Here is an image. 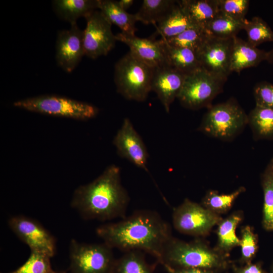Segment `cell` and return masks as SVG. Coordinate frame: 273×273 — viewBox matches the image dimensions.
Returning a JSON list of instances; mask_svg holds the SVG:
<instances>
[{"label": "cell", "instance_id": "6", "mask_svg": "<svg viewBox=\"0 0 273 273\" xmlns=\"http://www.w3.org/2000/svg\"><path fill=\"white\" fill-rule=\"evenodd\" d=\"M13 105L31 112L79 120L93 118L99 112L92 104L55 95L27 98L15 102Z\"/></svg>", "mask_w": 273, "mask_h": 273}, {"label": "cell", "instance_id": "38", "mask_svg": "<svg viewBox=\"0 0 273 273\" xmlns=\"http://www.w3.org/2000/svg\"><path fill=\"white\" fill-rule=\"evenodd\" d=\"M118 5L123 10L126 11V10L129 8L133 4L134 1L133 0H120L117 1Z\"/></svg>", "mask_w": 273, "mask_h": 273}, {"label": "cell", "instance_id": "10", "mask_svg": "<svg viewBox=\"0 0 273 273\" xmlns=\"http://www.w3.org/2000/svg\"><path fill=\"white\" fill-rule=\"evenodd\" d=\"M86 20L83 37L85 55L92 59L107 55L117 41L112 31V24L98 10Z\"/></svg>", "mask_w": 273, "mask_h": 273}, {"label": "cell", "instance_id": "12", "mask_svg": "<svg viewBox=\"0 0 273 273\" xmlns=\"http://www.w3.org/2000/svg\"><path fill=\"white\" fill-rule=\"evenodd\" d=\"M233 38H220L210 36L197 55L202 68L227 80L231 73V59Z\"/></svg>", "mask_w": 273, "mask_h": 273}, {"label": "cell", "instance_id": "26", "mask_svg": "<svg viewBox=\"0 0 273 273\" xmlns=\"http://www.w3.org/2000/svg\"><path fill=\"white\" fill-rule=\"evenodd\" d=\"M111 273H153V270L143 251L132 250L115 260Z\"/></svg>", "mask_w": 273, "mask_h": 273}, {"label": "cell", "instance_id": "39", "mask_svg": "<svg viewBox=\"0 0 273 273\" xmlns=\"http://www.w3.org/2000/svg\"><path fill=\"white\" fill-rule=\"evenodd\" d=\"M266 61L269 63H273V47L269 51L267 52Z\"/></svg>", "mask_w": 273, "mask_h": 273}, {"label": "cell", "instance_id": "28", "mask_svg": "<svg viewBox=\"0 0 273 273\" xmlns=\"http://www.w3.org/2000/svg\"><path fill=\"white\" fill-rule=\"evenodd\" d=\"M210 36L205 29L196 26L189 28L173 37L161 39L170 46L189 49L197 53Z\"/></svg>", "mask_w": 273, "mask_h": 273}, {"label": "cell", "instance_id": "25", "mask_svg": "<svg viewBox=\"0 0 273 273\" xmlns=\"http://www.w3.org/2000/svg\"><path fill=\"white\" fill-rule=\"evenodd\" d=\"M245 21L235 20L219 11L205 29L212 37L233 38L240 30H243Z\"/></svg>", "mask_w": 273, "mask_h": 273}, {"label": "cell", "instance_id": "2", "mask_svg": "<svg viewBox=\"0 0 273 273\" xmlns=\"http://www.w3.org/2000/svg\"><path fill=\"white\" fill-rule=\"evenodd\" d=\"M129 201L121 183L120 169L113 164L92 182L78 187L71 206L83 218L105 221L125 217Z\"/></svg>", "mask_w": 273, "mask_h": 273}, {"label": "cell", "instance_id": "13", "mask_svg": "<svg viewBox=\"0 0 273 273\" xmlns=\"http://www.w3.org/2000/svg\"><path fill=\"white\" fill-rule=\"evenodd\" d=\"M83 30L76 23L69 29L59 31L56 43V59L58 66L68 73L76 67L85 55L83 47Z\"/></svg>", "mask_w": 273, "mask_h": 273}, {"label": "cell", "instance_id": "35", "mask_svg": "<svg viewBox=\"0 0 273 273\" xmlns=\"http://www.w3.org/2000/svg\"><path fill=\"white\" fill-rule=\"evenodd\" d=\"M255 106L273 109V84L266 81L257 83L253 89Z\"/></svg>", "mask_w": 273, "mask_h": 273}, {"label": "cell", "instance_id": "11", "mask_svg": "<svg viewBox=\"0 0 273 273\" xmlns=\"http://www.w3.org/2000/svg\"><path fill=\"white\" fill-rule=\"evenodd\" d=\"M11 230L27 244L31 251L45 253L51 257L56 251L54 236L39 222L23 215L11 217L8 221Z\"/></svg>", "mask_w": 273, "mask_h": 273}, {"label": "cell", "instance_id": "36", "mask_svg": "<svg viewBox=\"0 0 273 273\" xmlns=\"http://www.w3.org/2000/svg\"><path fill=\"white\" fill-rule=\"evenodd\" d=\"M168 273H218L217 271L198 268H176L164 266Z\"/></svg>", "mask_w": 273, "mask_h": 273}, {"label": "cell", "instance_id": "30", "mask_svg": "<svg viewBox=\"0 0 273 273\" xmlns=\"http://www.w3.org/2000/svg\"><path fill=\"white\" fill-rule=\"evenodd\" d=\"M245 190V188L240 187L229 194H219L216 191L209 190L202 199V205L216 213L226 212L230 209L238 196Z\"/></svg>", "mask_w": 273, "mask_h": 273}, {"label": "cell", "instance_id": "34", "mask_svg": "<svg viewBox=\"0 0 273 273\" xmlns=\"http://www.w3.org/2000/svg\"><path fill=\"white\" fill-rule=\"evenodd\" d=\"M240 245L242 261L250 263L257 250V240L251 228L248 226L244 227L242 231Z\"/></svg>", "mask_w": 273, "mask_h": 273}, {"label": "cell", "instance_id": "24", "mask_svg": "<svg viewBox=\"0 0 273 273\" xmlns=\"http://www.w3.org/2000/svg\"><path fill=\"white\" fill-rule=\"evenodd\" d=\"M176 4V1L173 0H144L135 14L138 21L155 26L171 11Z\"/></svg>", "mask_w": 273, "mask_h": 273}, {"label": "cell", "instance_id": "20", "mask_svg": "<svg viewBox=\"0 0 273 273\" xmlns=\"http://www.w3.org/2000/svg\"><path fill=\"white\" fill-rule=\"evenodd\" d=\"M177 3L196 26L204 29L219 11L218 0H181Z\"/></svg>", "mask_w": 273, "mask_h": 273}, {"label": "cell", "instance_id": "18", "mask_svg": "<svg viewBox=\"0 0 273 273\" xmlns=\"http://www.w3.org/2000/svg\"><path fill=\"white\" fill-rule=\"evenodd\" d=\"M158 40L163 49L167 65L185 75L202 68L197 54L193 50L170 46L161 38Z\"/></svg>", "mask_w": 273, "mask_h": 273}, {"label": "cell", "instance_id": "22", "mask_svg": "<svg viewBox=\"0 0 273 273\" xmlns=\"http://www.w3.org/2000/svg\"><path fill=\"white\" fill-rule=\"evenodd\" d=\"M155 26L154 35H159L161 38L165 39L175 36L189 28L196 27L183 11L177 1L171 11Z\"/></svg>", "mask_w": 273, "mask_h": 273}, {"label": "cell", "instance_id": "23", "mask_svg": "<svg viewBox=\"0 0 273 273\" xmlns=\"http://www.w3.org/2000/svg\"><path fill=\"white\" fill-rule=\"evenodd\" d=\"M248 118L255 141L273 140V109L255 106Z\"/></svg>", "mask_w": 273, "mask_h": 273}, {"label": "cell", "instance_id": "32", "mask_svg": "<svg viewBox=\"0 0 273 273\" xmlns=\"http://www.w3.org/2000/svg\"><path fill=\"white\" fill-rule=\"evenodd\" d=\"M51 258V256L45 253L31 251L25 263L9 273H53Z\"/></svg>", "mask_w": 273, "mask_h": 273}, {"label": "cell", "instance_id": "16", "mask_svg": "<svg viewBox=\"0 0 273 273\" xmlns=\"http://www.w3.org/2000/svg\"><path fill=\"white\" fill-rule=\"evenodd\" d=\"M116 38L126 44L134 56L148 66L156 69L167 65L158 40L140 38L121 32L116 35Z\"/></svg>", "mask_w": 273, "mask_h": 273}, {"label": "cell", "instance_id": "21", "mask_svg": "<svg viewBox=\"0 0 273 273\" xmlns=\"http://www.w3.org/2000/svg\"><path fill=\"white\" fill-rule=\"evenodd\" d=\"M99 10L112 24L121 29V33L135 35V23L138 21L135 14L128 13L120 8L117 1L112 0H99Z\"/></svg>", "mask_w": 273, "mask_h": 273}, {"label": "cell", "instance_id": "33", "mask_svg": "<svg viewBox=\"0 0 273 273\" xmlns=\"http://www.w3.org/2000/svg\"><path fill=\"white\" fill-rule=\"evenodd\" d=\"M249 4L248 0H218L219 11L240 21L246 20Z\"/></svg>", "mask_w": 273, "mask_h": 273}, {"label": "cell", "instance_id": "31", "mask_svg": "<svg viewBox=\"0 0 273 273\" xmlns=\"http://www.w3.org/2000/svg\"><path fill=\"white\" fill-rule=\"evenodd\" d=\"M243 30L247 33L248 42L254 47L265 42L273 41V31L259 17H254L250 21L246 20Z\"/></svg>", "mask_w": 273, "mask_h": 273}, {"label": "cell", "instance_id": "29", "mask_svg": "<svg viewBox=\"0 0 273 273\" xmlns=\"http://www.w3.org/2000/svg\"><path fill=\"white\" fill-rule=\"evenodd\" d=\"M242 220L239 214H233L218 223L217 230L219 249L226 253L234 247L240 245V239L236 235V229Z\"/></svg>", "mask_w": 273, "mask_h": 273}, {"label": "cell", "instance_id": "1", "mask_svg": "<svg viewBox=\"0 0 273 273\" xmlns=\"http://www.w3.org/2000/svg\"><path fill=\"white\" fill-rule=\"evenodd\" d=\"M96 234L112 249L144 251L158 261L172 237L170 224L158 213L149 210H138L118 222L101 225Z\"/></svg>", "mask_w": 273, "mask_h": 273}, {"label": "cell", "instance_id": "5", "mask_svg": "<svg viewBox=\"0 0 273 273\" xmlns=\"http://www.w3.org/2000/svg\"><path fill=\"white\" fill-rule=\"evenodd\" d=\"M155 69L129 51L115 66L114 82L117 92L127 100L144 101L151 91Z\"/></svg>", "mask_w": 273, "mask_h": 273}, {"label": "cell", "instance_id": "8", "mask_svg": "<svg viewBox=\"0 0 273 273\" xmlns=\"http://www.w3.org/2000/svg\"><path fill=\"white\" fill-rule=\"evenodd\" d=\"M71 273H111L115 259L105 243L86 244L72 239L70 244Z\"/></svg>", "mask_w": 273, "mask_h": 273}, {"label": "cell", "instance_id": "4", "mask_svg": "<svg viewBox=\"0 0 273 273\" xmlns=\"http://www.w3.org/2000/svg\"><path fill=\"white\" fill-rule=\"evenodd\" d=\"M248 124V114L238 101L231 98L208 108L197 130L209 136L230 142L242 133Z\"/></svg>", "mask_w": 273, "mask_h": 273}, {"label": "cell", "instance_id": "9", "mask_svg": "<svg viewBox=\"0 0 273 273\" xmlns=\"http://www.w3.org/2000/svg\"><path fill=\"white\" fill-rule=\"evenodd\" d=\"M172 219L176 231L195 236L206 235L221 220L217 213L188 199L173 210Z\"/></svg>", "mask_w": 273, "mask_h": 273}, {"label": "cell", "instance_id": "3", "mask_svg": "<svg viewBox=\"0 0 273 273\" xmlns=\"http://www.w3.org/2000/svg\"><path fill=\"white\" fill-rule=\"evenodd\" d=\"M163 266L176 268H198L219 270L230 263L226 253L214 250L202 242H185L171 237L158 261Z\"/></svg>", "mask_w": 273, "mask_h": 273}, {"label": "cell", "instance_id": "17", "mask_svg": "<svg viewBox=\"0 0 273 273\" xmlns=\"http://www.w3.org/2000/svg\"><path fill=\"white\" fill-rule=\"evenodd\" d=\"M267 52L258 49L237 36L234 37L231 59V71L239 73L266 61Z\"/></svg>", "mask_w": 273, "mask_h": 273}, {"label": "cell", "instance_id": "14", "mask_svg": "<svg viewBox=\"0 0 273 273\" xmlns=\"http://www.w3.org/2000/svg\"><path fill=\"white\" fill-rule=\"evenodd\" d=\"M119 155L136 166L147 171L149 154L146 146L128 118L122 124L113 140Z\"/></svg>", "mask_w": 273, "mask_h": 273}, {"label": "cell", "instance_id": "37", "mask_svg": "<svg viewBox=\"0 0 273 273\" xmlns=\"http://www.w3.org/2000/svg\"><path fill=\"white\" fill-rule=\"evenodd\" d=\"M236 273H262L260 267L257 264H247L245 267L236 268Z\"/></svg>", "mask_w": 273, "mask_h": 273}, {"label": "cell", "instance_id": "40", "mask_svg": "<svg viewBox=\"0 0 273 273\" xmlns=\"http://www.w3.org/2000/svg\"><path fill=\"white\" fill-rule=\"evenodd\" d=\"M53 273H66L65 271H60L59 272H56L55 271H54V272Z\"/></svg>", "mask_w": 273, "mask_h": 273}, {"label": "cell", "instance_id": "19", "mask_svg": "<svg viewBox=\"0 0 273 273\" xmlns=\"http://www.w3.org/2000/svg\"><path fill=\"white\" fill-rule=\"evenodd\" d=\"M99 0H55L52 1L54 10L60 19L70 24L76 23L78 18L86 19L97 9Z\"/></svg>", "mask_w": 273, "mask_h": 273}, {"label": "cell", "instance_id": "27", "mask_svg": "<svg viewBox=\"0 0 273 273\" xmlns=\"http://www.w3.org/2000/svg\"><path fill=\"white\" fill-rule=\"evenodd\" d=\"M264 203L263 225L268 231H273V155L261 174Z\"/></svg>", "mask_w": 273, "mask_h": 273}, {"label": "cell", "instance_id": "7", "mask_svg": "<svg viewBox=\"0 0 273 273\" xmlns=\"http://www.w3.org/2000/svg\"><path fill=\"white\" fill-rule=\"evenodd\" d=\"M226 81L200 68L186 76L177 99L183 106L189 109L208 108L222 92Z\"/></svg>", "mask_w": 273, "mask_h": 273}, {"label": "cell", "instance_id": "15", "mask_svg": "<svg viewBox=\"0 0 273 273\" xmlns=\"http://www.w3.org/2000/svg\"><path fill=\"white\" fill-rule=\"evenodd\" d=\"M186 75L168 65L155 69L151 91L154 92L166 112L171 104L177 98Z\"/></svg>", "mask_w": 273, "mask_h": 273}]
</instances>
